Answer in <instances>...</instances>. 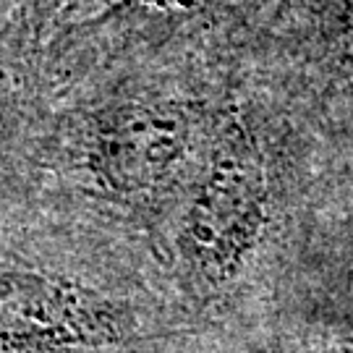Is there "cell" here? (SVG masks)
<instances>
[{"instance_id":"obj_2","label":"cell","mask_w":353,"mask_h":353,"mask_svg":"<svg viewBox=\"0 0 353 353\" xmlns=\"http://www.w3.org/2000/svg\"><path fill=\"white\" fill-rule=\"evenodd\" d=\"M144 338L128 303L37 267H0V353L115 348Z\"/></svg>"},{"instance_id":"obj_3","label":"cell","mask_w":353,"mask_h":353,"mask_svg":"<svg viewBox=\"0 0 353 353\" xmlns=\"http://www.w3.org/2000/svg\"><path fill=\"white\" fill-rule=\"evenodd\" d=\"M194 137L196 118L186 102L163 97L113 102L89 121L84 165L115 196H150L183 170Z\"/></svg>"},{"instance_id":"obj_1","label":"cell","mask_w":353,"mask_h":353,"mask_svg":"<svg viewBox=\"0 0 353 353\" xmlns=\"http://www.w3.org/2000/svg\"><path fill=\"white\" fill-rule=\"evenodd\" d=\"M267 223V173L262 152L241 123L214 139L191 189L178 230L183 270L204 290L230 285L254 254Z\"/></svg>"},{"instance_id":"obj_5","label":"cell","mask_w":353,"mask_h":353,"mask_svg":"<svg viewBox=\"0 0 353 353\" xmlns=\"http://www.w3.org/2000/svg\"><path fill=\"white\" fill-rule=\"evenodd\" d=\"M50 6H65V8H87V6H110L118 0H45Z\"/></svg>"},{"instance_id":"obj_4","label":"cell","mask_w":353,"mask_h":353,"mask_svg":"<svg viewBox=\"0 0 353 353\" xmlns=\"http://www.w3.org/2000/svg\"><path fill=\"white\" fill-rule=\"evenodd\" d=\"M290 37L325 68L353 65V0H288Z\"/></svg>"}]
</instances>
